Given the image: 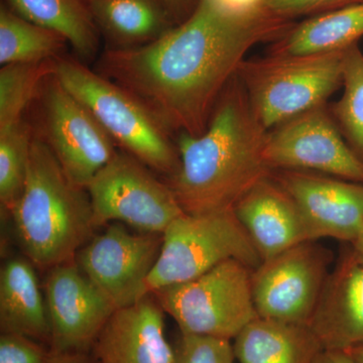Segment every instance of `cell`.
Listing matches in <instances>:
<instances>
[{
  "label": "cell",
  "mask_w": 363,
  "mask_h": 363,
  "mask_svg": "<svg viewBox=\"0 0 363 363\" xmlns=\"http://www.w3.org/2000/svg\"><path fill=\"white\" fill-rule=\"evenodd\" d=\"M295 25L266 6L233 14L198 0L185 21L157 40L108 48L97 72L142 100L171 133L201 135L247 52L281 40Z\"/></svg>",
  "instance_id": "1"
},
{
  "label": "cell",
  "mask_w": 363,
  "mask_h": 363,
  "mask_svg": "<svg viewBox=\"0 0 363 363\" xmlns=\"http://www.w3.org/2000/svg\"><path fill=\"white\" fill-rule=\"evenodd\" d=\"M267 130L253 113L238 75L217 101L201 135L179 133L180 166L166 183L183 211L203 214L233 209L272 173L264 159Z\"/></svg>",
  "instance_id": "2"
},
{
  "label": "cell",
  "mask_w": 363,
  "mask_h": 363,
  "mask_svg": "<svg viewBox=\"0 0 363 363\" xmlns=\"http://www.w3.org/2000/svg\"><path fill=\"white\" fill-rule=\"evenodd\" d=\"M9 214L23 255L37 269L47 271L75 260L96 229L87 189L67 177L47 143L37 135L25 189Z\"/></svg>",
  "instance_id": "3"
},
{
  "label": "cell",
  "mask_w": 363,
  "mask_h": 363,
  "mask_svg": "<svg viewBox=\"0 0 363 363\" xmlns=\"http://www.w3.org/2000/svg\"><path fill=\"white\" fill-rule=\"evenodd\" d=\"M55 75L124 152L167 177L176 173L180 157L172 133L142 100L77 59L60 57Z\"/></svg>",
  "instance_id": "4"
},
{
  "label": "cell",
  "mask_w": 363,
  "mask_h": 363,
  "mask_svg": "<svg viewBox=\"0 0 363 363\" xmlns=\"http://www.w3.org/2000/svg\"><path fill=\"white\" fill-rule=\"evenodd\" d=\"M344 52L245 60L238 77L262 125L269 131L325 105L342 85Z\"/></svg>",
  "instance_id": "5"
},
{
  "label": "cell",
  "mask_w": 363,
  "mask_h": 363,
  "mask_svg": "<svg viewBox=\"0 0 363 363\" xmlns=\"http://www.w3.org/2000/svg\"><path fill=\"white\" fill-rule=\"evenodd\" d=\"M156 266L145 283L147 294L185 283L228 259L255 269L262 262L255 243L233 209L182 214L162 233Z\"/></svg>",
  "instance_id": "6"
},
{
  "label": "cell",
  "mask_w": 363,
  "mask_h": 363,
  "mask_svg": "<svg viewBox=\"0 0 363 363\" xmlns=\"http://www.w3.org/2000/svg\"><path fill=\"white\" fill-rule=\"evenodd\" d=\"M253 269L228 259L202 276L152 293L182 333L233 340L259 317L253 303Z\"/></svg>",
  "instance_id": "7"
},
{
  "label": "cell",
  "mask_w": 363,
  "mask_h": 363,
  "mask_svg": "<svg viewBox=\"0 0 363 363\" xmlns=\"http://www.w3.org/2000/svg\"><path fill=\"white\" fill-rule=\"evenodd\" d=\"M87 191L95 228L117 221L142 233L162 234L185 213L168 184L124 150L98 172Z\"/></svg>",
  "instance_id": "8"
},
{
  "label": "cell",
  "mask_w": 363,
  "mask_h": 363,
  "mask_svg": "<svg viewBox=\"0 0 363 363\" xmlns=\"http://www.w3.org/2000/svg\"><path fill=\"white\" fill-rule=\"evenodd\" d=\"M42 138L67 177L87 189L91 180L118 150L111 135L87 108L62 85L56 75L39 93Z\"/></svg>",
  "instance_id": "9"
},
{
  "label": "cell",
  "mask_w": 363,
  "mask_h": 363,
  "mask_svg": "<svg viewBox=\"0 0 363 363\" xmlns=\"http://www.w3.org/2000/svg\"><path fill=\"white\" fill-rule=\"evenodd\" d=\"M318 241L288 248L253 269L252 298L259 317L309 324L333 262L331 250Z\"/></svg>",
  "instance_id": "10"
},
{
  "label": "cell",
  "mask_w": 363,
  "mask_h": 363,
  "mask_svg": "<svg viewBox=\"0 0 363 363\" xmlns=\"http://www.w3.org/2000/svg\"><path fill=\"white\" fill-rule=\"evenodd\" d=\"M162 234L133 233L121 222L109 224L79 250L76 262L116 310L147 295L145 283L161 253Z\"/></svg>",
  "instance_id": "11"
},
{
  "label": "cell",
  "mask_w": 363,
  "mask_h": 363,
  "mask_svg": "<svg viewBox=\"0 0 363 363\" xmlns=\"http://www.w3.org/2000/svg\"><path fill=\"white\" fill-rule=\"evenodd\" d=\"M264 159L271 171L315 172L363 183V161L344 142L325 105L269 131Z\"/></svg>",
  "instance_id": "12"
},
{
  "label": "cell",
  "mask_w": 363,
  "mask_h": 363,
  "mask_svg": "<svg viewBox=\"0 0 363 363\" xmlns=\"http://www.w3.org/2000/svg\"><path fill=\"white\" fill-rule=\"evenodd\" d=\"M44 296L55 355L90 353L116 307L76 260L48 269Z\"/></svg>",
  "instance_id": "13"
},
{
  "label": "cell",
  "mask_w": 363,
  "mask_h": 363,
  "mask_svg": "<svg viewBox=\"0 0 363 363\" xmlns=\"http://www.w3.org/2000/svg\"><path fill=\"white\" fill-rule=\"evenodd\" d=\"M271 175L297 203L315 240H357L363 228L362 183L297 169Z\"/></svg>",
  "instance_id": "14"
},
{
  "label": "cell",
  "mask_w": 363,
  "mask_h": 363,
  "mask_svg": "<svg viewBox=\"0 0 363 363\" xmlns=\"http://www.w3.org/2000/svg\"><path fill=\"white\" fill-rule=\"evenodd\" d=\"M166 314L152 294L116 310L91 350L95 363H174L164 335Z\"/></svg>",
  "instance_id": "15"
},
{
  "label": "cell",
  "mask_w": 363,
  "mask_h": 363,
  "mask_svg": "<svg viewBox=\"0 0 363 363\" xmlns=\"http://www.w3.org/2000/svg\"><path fill=\"white\" fill-rule=\"evenodd\" d=\"M308 325L325 350L363 346V260L351 247L331 269Z\"/></svg>",
  "instance_id": "16"
},
{
  "label": "cell",
  "mask_w": 363,
  "mask_h": 363,
  "mask_svg": "<svg viewBox=\"0 0 363 363\" xmlns=\"http://www.w3.org/2000/svg\"><path fill=\"white\" fill-rule=\"evenodd\" d=\"M233 211L262 260L305 241L316 240L297 203L271 174L250 188Z\"/></svg>",
  "instance_id": "17"
},
{
  "label": "cell",
  "mask_w": 363,
  "mask_h": 363,
  "mask_svg": "<svg viewBox=\"0 0 363 363\" xmlns=\"http://www.w3.org/2000/svg\"><path fill=\"white\" fill-rule=\"evenodd\" d=\"M35 264L25 255L7 259L0 271V331L50 346L51 329Z\"/></svg>",
  "instance_id": "18"
},
{
  "label": "cell",
  "mask_w": 363,
  "mask_h": 363,
  "mask_svg": "<svg viewBox=\"0 0 363 363\" xmlns=\"http://www.w3.org/2000/svg\"><path fill=\"white\" fill-rule=\"evenodd\" d=\"M238 363H312L321 343L308 324L257 317L233 339Z\"/></svg>",
  "instance_id": "19"
},
{
  "label": "cell",
  "mask_w": 363,
  "mask_h": 363,
  "mask_svg": "<svg viewBox=\"0 0 363 363\" xmlns=\"http://www.w3.org/2000/svg\"><path fill=\"white\" fill-rule=\"evenodd\" d=\"M87 4L99 33L113 48L147 44L175 26L160 0H91Z\"/></svg>",
  "instance_id": "20"
},
{
  "label": "cell",
  "mask_w": 363,
  "mask_h": 363,
  "mask_svg": "<svg viewBox=\"0 0 363 363\" xmlns=\"http://www.w3.org/2000/svg\"><path fill=\"white\" fill-rule=\"evenodd\" d=\"M363 37V1L311 16L296 23L272 45L274 54L309 55L344 52Z\"/></svg>",
  "instance_id": "21"
},
{
  "label": "cell",
  "mask_w": 363,
  "mask_h": 363,
  "mask_svg": "<svg viewBox=\"0 0 363 363\" xmlns=\"http://www.w3.org/2000/svg\"><path fill=\"white\" fill-rule=\"evenodd\" d=\"M26 20L63 35L82 60L95 56L100 33L85 0H6Z\"/></svg>",
  "instance_id": "22"
},
{
  "label": "cell",
  "mask_w": 363,
  "mask_h": 363,
  "mask_svg": "<svg viewBox=\"0 0 363 363\" xmlns=\"http://www.w3.org/2000/svg\"><path fill=\"white\" fill-rule=\"evenodd\" d=\"M65 38L26 20L6 2L0 6V63H39L63 56Z\"/></svg>",
  "instance_id": "23"
},
{
  "label": "cell",
  "mask_w": 363,
  "mask_h": 363,
  "mask_svg": "<svg viewBox=\"0 0 363 363\" xmlns=\"http://www.w3.org/2000/svg\"><path fill=\"white\" fill-rule=\"evenodd\" d=\"M56 60L14 63L0 70V131L23 121V114L47 79L56 74Z\"/></svg>",
  "instance_id": "24"
},
{
  "label": "cell",
  "mask_w": 363,
  "mask_h": 363,
  "mask_svg": "<svg viewBox=\"0 0 363 363\" xmlns=\"http://www.w3.org/2000/svg\"><path fill=\"white\" fill-rule=\"evenodd\" d=\"M26 121L0 131V203L9 213L25 189L33 140Z\"/></svg>",
  "instance_id": "25"
},
{
  "label": "cell",
  "mask_w": 363,
  "mask_h": 363,
  "mask_svg": "<svg viewBox=\"0 0 363 363\" xmlns=\"http://www.w3.org/2000/svg\"><path fill=\"white\" fill-rule=\"evenodd\" d=\"M342 85L334 116L363 161V54L357 45L344 52Z\"/></svg>",
  "instance_id": "26"
},
{
  "label": "cell",
  "mask_w": 363,
  "mask_h": 363,
  "mask_svg": "<svg viewBox=\"0 0 363 363\" xmlns=\"http://www.w3.org/2000/svg\"><path fill=\"white\" fill-rule=\"evenodd\" d=\"M174 363H234L233 345L227 339L182 333L177 340Z\"/></svg>",
  "instance_id": "27"
},
{
  "label": "cell",
  "mask_w": 363,
  "mask_h": 363,
  "mask_svg": "<svg viewBox=\"0 0 363 363\" xmlns=\"http://www.w3.org/2000/svg\"><path fill=\"white\" fill-rule=\"evenodd\" d=\"M50 346L16 333L0 335V363H52Z\"/></svg>",
  "instance_id": "28"
},
{
  "label": "cell",
  "mask_w": 363,
  "mask_h": 363,
  "mask_svg": "<svg viewBox=\"0 0 363 363\" xmlns=\"http://www.w3.org/2000/svg\"><path fill=\"white\" fill-rule=\"evenodd\" d=\"M362 1L363 0H267L264 6L272 13L294 20L298 16H314Z\"/></svg>",
  "instance_id": "29"
},
{
  "label": "cell",
  "mask_w": 363,
  "mask_h": 363,
  "mask_svg": "<svg viewBox=\"0 0 363 363\" xmlns=\"http://www.w3.org/2000/svg\"><path fill=\"white\" fill-rule=\"evenodd\" d=\"M215 6L228 13L245 14L264 6L267 0H209Z\"/></svg>",
  "instance_id": "30"
},
{
  "label": "cell",
  "mask_w": 363,
  "mask_h": 363,
  "mask_svg": "<svg viewBox=\"0 0 363 363\" xmlns=\"http://www.w3.org/2000/svg\"><path fill=\"white\" fill-rule=\"evenodd\" d=\"M175 25L185 21L194 11L198 0H160Z\"/></svg>",
  "instance_id": "31"
},
{
  "label": "cell",
  "mask_w": 363,
  "mask_h": 363,
  "mask_svg": "<svg viewBox=\"0 0 363 363\" xmlns=\"http://www.w3.org/2000/svg\"><path fill=\"white\" fill-rule=\"evenodd\" d=\"M312 363H354L345 351L323 350Z\"/></svg>",
  "instance_id": "32"
},
{
  "label": "cell",
  "mask_w": 363,
  "mask_h": 363,
  "mask_svg": "<svg viewBox=\"0 0 363 363\" xmlns=\"http://www.w3.org/2000/svg\"><path fill=\"white\" fill-rule=\"evenodd\" d=\"M52 363H95L90 353L75 352L55 355Z\"/></svg>",
  "instance_id": "33"
},
{
  "label": "cell",
  "mask_w": 363,
  "mask_h": 363,
  "mask_svg": "<svg viewBox=\"0 0 363 363\" xmlns=\"http://www.w3.org/2000/svg\"><path fill=\"white\" fill-rule=\"evenodd\" d=\"M350 245L353 252H354L360 259L363 260V228L362 230L360 231L359 235L357 236V240H353Z\"/></svg>",
  "instance_id": "34"
},
{
  "label": "cell",
  "mask_w": 363,
  "mask_h": 363,
  "mask_svg": "<svg viewBox=\"0 0 363 363\" xmlns=\"http://www.w3.org/2000/svg\"><path fill=\"white\" fill-rule=\"evenodd\" d=\"M345 352H347L353 362L363 363V346L351 348V350H346Z\"/></svg>",
  "instance_id": "35"
},
{
  "label": "cell",
  "mask_w": 363,
  "mask_h": 363,
  "mask_svg": "<svg viewBox=\"0 0 363 363\" xmlns=\"http://www.w3.org/2000/svg\"><path fill=\"white\" fill-rule=\"evenodd\" d=\"M86 2L91 1V0H85Z\"/></svg>",
  "instance_id": "36"
}]
</instances>
